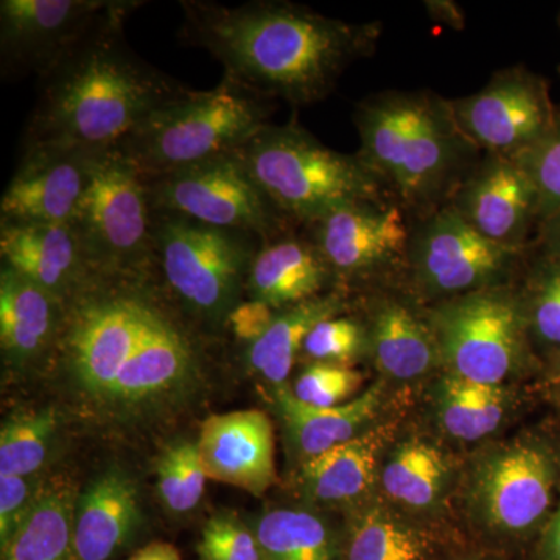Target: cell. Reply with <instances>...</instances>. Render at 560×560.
Listing matches in <instances>:
<instances>
[{
	"label": "cell",
	"instance_id": "d6986e66",
	"mask_svg": "<svg viewBox=\"0 0 560 560\" xmlns=\"http://www.w3.org/2000/svg\"><path fill=\"white\" fill-rule=\"evenodd\" d=\"M197 442L208 480L256 497L275 485V430L264 411L210 416L202 422Z\"/></svg>",
	"mask_w": 560,
	"mask_h": 560
},
{
	"label": "cell",
	"instance_id": "7dc6e473",
	"mask_svg": "<svg viewBox=\"0 0 560 560\" xmlns=\"http://www.w3.org/2000/svg\"><path fill=\"white\" fill-rule=\"evenodd\" d=\"M559 75H560V66H559Z\"/></svg>",
	"mask_w": 560,
	"mask_h": 560
},
{
	"label": "cell",
	"instance_id": "e575fe53",
	"mask_svg": "<svg viewBox=\"0 0 560 560\" xmlns=\"http://www.w3.org/2000/svg\"><path fill=\"white\" fill-rule=\"evenodd\" d=\"M368 350L366 324L338 315L313 327L302 346V355L308 357L313 363L350 366L366 355Z\"/></svg>",
	"mask_w": 560,
	"mask_h": 560
},
{
	"label": "cell",
	"instance_id": "7c38bea8",
	"mask_svg": "<svg viewBox=\"0 0 560 560\" xmlns=\"http://www.w3.org/2000/svg\"><path fill=\"white\" fill-rule=\"evenodd\" d=\"M559 463L539 438H526L490 452L475 467L470 506L475 518L497 536L525 537L544 529L552 514Z\"/></svg>",
	"mask_w": 560,
	"mask_h": 560
},
{
	"label": "cell",
	"instance_id": "5b68a950",
	"mask_svg": "<svg viewBox=\"0 0 560 560\" xmlns=\"http://www.w3.org/2000/svg\"><path fill=\"white\" fill-rule=\"evenodd\" d=\"M271 113L268 98L223 79L213 90H187L165 103L117 149L154 178L241 150L270 124Z\"/></svg>",
	"mask_w": 560,
	"mask_h": 560
},
{
	"label": "cell",
	"instance_id": "52a82bcc",
	"mask_svg": "<svg viewBox=\"0 0 560 560\" xmlns=\"http://www.w3.org/2000/svg\"><path fill=\"white\" fill-rule=\"evenodd\" d=\"M73 224L97 276L151 278L153 209L149 184L119 149L91 154L90 180Z\"/></svg>",
	"mask_w": 560,
	"mask_h": 560
},
{
	"label": "cell",
	"instance_id": "60d3db41",
	"mask_svg": "<svg viewBox=\"0 0 560 560\" xmlns=\"http://www.w3.org/2000/svg\"><path fill=\"white\" fill-rule=\"evenodd\" d=\"M537 560H560V500L541 529Z\"/></svg>",
	"mask_w": 560,
	"mask_h": 560
},
{
	"label": "cell",
	"instance_id": "ab89813d",
	"mask_svg": "<svg viewBox=\"0 0 560 560\" xmlns=\"http://www.w3.org/2000/svg\"><path fill=\"white\" fill-rule=\"evenodd\" d=\"M278 313L279 311L261 301H241L228 315L224 327L248 348L267 334Z\"/></svg>",
	"mask_w": 560,
	"mask_h": 560
},
{
	"label": "cell",
	"instance_id": "6da1fadb",
	"mask_svg": "<svg viewBox=\"0 0 560 560\" xmlns=\"http://www.w3.org/2000/svg\"><path fill=\"white\" fill-rule=\"evenodd\" d=\"M180 9V38L209 51L223 66L224 80L294 106L326 98L382 36L381 22L335 20L283 0L237 7L184 0Z\"/></svg>",
	"mask_w": 560,
	"mask_h": 560
},
{
	"label": "cell",
	"instance_id": "e0dca14e",
	"mask_svg": "<svg viewBox=\"0 0 560 560\" xmlns=\"http://www.w3.org/2000/svg\"><path fill=\"white\" fill-rule=\"evenodd\" d=\"M197 361L189 331L167 308L120 372L102 407L128 415L160 407L194 381Z\"/></svg>",
	"mask_w": 560,
	"mask_h": 560
},
{
	"label": "cell",
	"instance_id": "8fae6325",
	"mask_svg": "<svg viewBox=\"0 0 560 560\" xmlns=\"http://www.w3.org/2000/svg\"><path fill=\"white\" fill-rule=\"evenodd\" d=\"M135 0H2L0 60L7 77H49L95 33L125 22Z\"/></svg>",
	"mask_w": 560,
	"mask_h": 560
},
{
	"label": "cell",
	"instance_id": "4fadbf2b",
	"mask_svg": "<svg viewBox=\"0 0 560 560\" xmlns=\"http://www.w3.org/2000/svg\"><path fill=\"white\" fill-rule=\"evenodd\" d=\"M460 131L481 153L518 158L548 131L558 116L547 79L512 66L493 73L481 91L451 101Z\"/></svg>",
	"mask_w": 560,
	"mask_h": 560
},
{
	"label": "cell",
	"instance_id": "44dd1931",
	"mask_svg": "<svg viewBox=\"0 0 560 560\" xmlns=\"http://www.w3.org/2000/svg\"><path fill=\"white\" fill-rule=\"evenodd\" d=\"M140 525L138 486L124 470L105 471L77 500L73 540L80 559H113Z\"/></svg>",
	"mask_w": 560,
	"mask_h": 560
},
{
	"label": "cell",
	"instance_id": "ee69618b",
	"mask_svg": "<svg viewBox=\"0 0 560 560\" xmlns=\"http://www.w3.org/2000/svg\"><path fill=\"white\" fill-rule=\"evenodd\" d=\"M128 560H183L179 551L167 541H153L147 547L140 548L138 552Z\"/></svg>",
	"mask_w": 560,
	"mask_h": 560
},
{
	"label": "cell",
	"instance_id": "3957f363",
	"mask_svg": "<svg viewBox=\"0 0 560 560\" xmlns=\"http://www.w3.org/2000/svg\"><path fill=\"white\" fill-rule=\"evenodd\" d=\"M359 158L412 220L448 205L481 151L460 131L451 101L431 91H388L355 106Z\"/></svg>",
	"mask_w": 560,
	"mask_h": 560
},
{
	"label": "cell",
	"instance_id": "1f68e13d",
	"mask_svg": "<svg viewBox=\"0 0 560 560\" xmlns=\"http://www.w3.org/2000/svg\"><path fill=\"white\" fill-rule=\"evenodd\" d=\"M433 545L427 534L390 512H361L349 529L346 560H429Z\"/></svg>",
	"mask_w": 560,
	"mask_h": 560
},
{
	"label": "cell",
	"instance_id": "ba28073f",
	"mask_svg": "<svg viewBox=\"0 0 560 560\" xmlns=\"http://www.w3.org/2000/svg\"><path fill=\"white\" fill-rule=\"evenodd\" d=\"M425 313L447 374L501 386L529 363L533 342L517 287L474 291Z\"/></svg>",
	"mask_w": 560,
	"mask_h": 560
},
{
	"label": "cell",
	"instance_id": "9c48e42d",
	"mask_svg": "<svg viewBox=\"0 0 560 560\" xmlns=\"http://www.w3.org/2000/svg\"><path fill=\"white\" fill-rule=\"evenodd\" d=\"M533 248V246H530ZM482 237L451 206L412 220L407 275L427 301H447L474 291L512 285L529 250Z\"/></svg>",
	"mask_w": 560,
	"mask_h": 560
},
{
	"label": "cell",
	"instance_id": "d6a6232c",
	"mask_svg": "<svg viewBox=\"0 0 560 560\" xmlns=\"http://www.w3.org/2000/svg\"><path fill=\"white\" fill-rule=\"evenodd\" d=\"M58 419L51 410L18 411L0 430V477H35L49 458Z\"/></svg>",
	"mask_w": 560,
	"mask_h": 560
},
{
	"label": "cell",
	"instance_id": "9a60e30c",
	"mask_svg": "<svg viewBox=\"0 0 560 560\" xmlns=\"http://www.w3.org/2000/svg\"><path fill=\"white\" fill-rule=\"evenodd\" d=\"M448 206L482 237L511 248H530L540 223L539 194L528 173L499 154H481Z\"/></svg>",
	"mask_w": 560,
	"mask_h": 560
},
{
	"label": "cell",
	"instance_id": "d4e9b609",
	"mask_svg": "<svg viewBox=\"0 0 560 560\" xmlns=\"http://www.w3.org/2000/svg\"><path fill=\"white\" fill-rule=\"evenodd\" d=\"M275 394V405L291 444L305 460L366 431L381 410L385 390L383 385H374L348 404L331 408L302 404L285 386H278Z\"/></svg>",
	"mask_w": 560,
	"mask_h": 560
},
{
	"label": "cell",
	"instance_id": "8d00e7d4",
	"mask_svg": "<svg viewBox=\"0 0 560 560\" xmlns=\"http://www.w3.org/2000/svg\"><path fill=\"white\" fill-rule=\"evenodd\" d=\"M200 560H264L254 528L231 512L212 515L201 530Z\"/></svg>",
	"mask_w": 560,
	"mask_h": 560
},
{
	"label": "cell",
	"instance_id": "d590c367",
	"mask_svg": "<svg viewBox=\"0 0 560 560\" xmlns=\"http://www.w3.org/2000/svg\"><path fill=\"white\" fill-rule=\"evenodd\" d=\"M363 381V374L350 366L312 363L301 372L291 393L311 407H340L355 399L353 394L361 388Z\"/></svg>",
	"mask_w": 560,
	"mask_h": 560
},
{
	"label": "cell",
	"instance_id": "5bb4252c",
	"mask_svg": "<svg viewBox=\"0 0 560 560\" xmlns=\"http://www.w3.org/2000/svg\"><path fill=\"white\" fill-rule=\"evenodd\" d=\"M305 230L335 280L407 272L412 219L396 201L348 206Z\"/></svg>",
	"mask_w": 560,
	"mask_h": 560
},
{
	"label": "cell",
	"instance_id": "7bdbcfd3",
	"mask_svg": "<svg viewBox=\"0 0 560 560\" xmlns=\"http://www.w3.org/2000/svg\"><path fill=\"white\" fill-rule=\"evenodd\" d=\"M425 5L433 20L440 21L455 31H463L466 25L463 10L451 0H433V2H425Z\"/></svg>",
	"mask_w": 560,
	"mask_h": 560
},
{
	"label": "cell",
	"instance_id": "277c9868",
	"mask_svg": "<svg viewBox=\"0 0 560 560\" xmlns=\"http://www.w3.org/2000/svg\"><path fill=\"white\" fill-rule=\"evenodd\" d=\"M238 154L268 200L298 226L359 202L390 200L359 154L329 149L296 119L265 125Z\"/></svg>",
	"mask_w": 560,
	"mask_h": 560
},
{
	"label": "cell",
	"instance_id": "f35d334b",
	"mask_svg": "<svg viewBox=\"0 0 560 560\" xmlns=\"http://www.w3.org/2000/svg\"><path fill=\"white\" fill-rule=\"evenodd\" d=\"M43 482L36 475L0 477V548L9 544L31 514Z\"/></svg>",
	"mask_w": 560,
	"mask_h": 560
},
{
	"label": "cell",
	"instance_id": "bcb514c9",
	"mask_svg": "<svg viewBox=\"0 0 560 560\" xmlns=\"http://www.w3.org/2000/svg\"><path fill=\"white\" fill-rule=\"evenodd\" d=\"M558 25H559V31H560V11H559V16H558Z\"/></svg>",
	"mask_w": 560,
	"mask_h": 560
},
{
	"label": "cell",
	"instance_id": "484cf974",
	"mask_svg": "<svg viewBox=\"0 0 560 560\" xmlns=\"http://www.w3.org/2000/svg\"><path fill=\"white\" fill-rule=\"evenodd\" d=\"M77 500L68 478L44 481L31 514L0 548L2 560H81L73 540Z\"/></svg>",
	"mask_w": 560,
	"mask_h": 560
},
{
	"label": "cell",
	"instance_id": "836d02e7",
	"mask_svg": "<svg viewBox=\"0 0 560 560\" xmlns=\"http://www.w3.org/2000/svg\"><path fill=\"white\" fill-rule=\"evenodd\" d=\"M158 492L173 514H187L205 495L206 475L198 442L178 440L162 451L156 463Z\"/></svg>",
	"mask_w": 560,
	"mask_h": 560
},
{
	"label": "cell",
	"instance_id": "b9f144b4",
	"mask_svg": "<svg viewBox=\"0 0 560 560\" xmlns=\"http://www.w3.org/2000/svg\"><path fill=\"white\" fill-rule=\"evenodd\" d=\"M533 245L544 253L551 254V256L559 257L560 259V210L555 215L548 217L547 220L541 221L537 228L536 237H534Z\"/></svg>",
	"mask_w": 560,
	"mask_h": 560
},
{
	"label": "cell",
	"instance_id": "8992f818",
	"mask_svg": "<svg viewBox=\"0 0 560 560\" xmlns=\"http://www.w3.org/2000/svg\"><path fill=\"white\" fill-rule=\"evenodd\" d=\"M261 243L249 232L221 230L186 217L153 212V260L173 298L195 318L224 326L243 301Z\"/></svg>",
	"mask_w": 560,
	"mask_h": 560
},
{
	"label": "cell",
	"instance_id": "4dcf8cb0",
	"mask_svg": "<svg viewBox=\"0 0 560 560\" xmlns=\"http://www.w3.org/2000/svg\"><path fill=\"white\" fill-rule=\"evenodd\" d=\"M533 346L560 350V259L533 245L518 287Z\"/></svg>",
	"mask_w": 560,
	"mask_h": 560
},
{
	"label": "cell",
	"instance_id": "f1b7e54d",
	"mask_svg": "<svg viewBox=\"0 0 560 560\" xmlns=\"http://www.w3.org/2000/svg\"><path fill=\"white\" fill-rule=\"evenodd\" d=\"M436 394L438 419L445 433L456 440H482L499 430L506 415V394L501 386L447 374Z\"/></svg>",
	"mask_w": 560,
	"mask_h": 560
},
{
	"label": "cell",
	"instance_id": "ffe728a7",
	"mask_svg": "<svg viewBox=\"0 0 560 560\" xmlns=\"http://www.w3.org/2000/svg\"><path fill=\"white\" fill-rule=\"evenodd\" d=\"M334 282L315 243L307 234L293 231L261 243L250 264L245 293L248 300L283 311L323 296Z\"/></svg>",
	"mask_w": 560,
	"mask_h": 560
},
{
	"label": "cell",
	"instance_id": "7402d4cb",
	"mask_svg": "<svg viewBox=\"0 0 560 560\" xmlns=\"http://www.w3.org/2000/svg\"><path fill=\"white\" fill-rule=\"evenodd\" d=\"M366 330L368 353L375 368L390 381H416L441 364L427 313H419L407 301H375L368 315Z\"/></svg>",
	"mask_w": 560,
	"mask_h": 560
},
{
	"label": "cell",
	"instance_id": "ac0fdd59",
	"mask_svg": "<svg viewBox=\"0 0 560 560\" xmlns=\"http://www.w3.org/2000/svg\"><path fill=\"white\" fill-rule=\"evenodd\" d=\"M2 265L68 304L94 280L75 224L0 221Z\"/></svg>",
	"mask_w": 560,
	"mask_h": 560
},
{
	"label": "cell",
	"instance_id": "f546056e",
	"mask_svg": "<svg viewBox=\"0 0 560 560\" xmlns=\"http://www.w3.org/2000/svg\"><path fill=\"white\" fill-rule=\"evenodd\" d=\"M264 560H338L334 530L318 515L300 510H272L254 525Z\"/></svg>",
	"mask_w": 560,
	"mask_h": 560
},
{
	"label": "cell",
	"instance_id": "30bf717a",
	"mask_svg": "<svg viewBox=\"0 0 560 560\" xmlns=\"http://www.w3.org/2000/svg\"><path fill=\"white\" fill-rule=\"evenodd\" d=\"M153 212L257 235L271 241L296 230L257 186L238 151L147 178Z\"/></svg>",
	"mask_w": 560,
	"mask_h": 560
},
{
	"label": "cell",
	"instance_id": "83f0119b",
	"mask_svg": "<svg viewBox=\"0 0 560 560\" xmlns=\"http://www.w3.org/2000/svg\"><path fill=\"white\" fill-rule=\"evenodd\" d=\"M451 478L447 456L422 440L401 442L383 466L386 495L412 511H430L444 495Z\"/></svg>",
	"mask_w": 560,
	"mask_h": 560
},
{
	"label": "cell",
	"instance_id": "2e32d148",
	"mask_svg": "<svg viewBox=\"0 0 560 560\" xmlns=\"http://www.w3.org/2000/svg\"><path fill=\"white\" fill-rule=\"evenodd\" d=\"M91 154L22 149L20 165L0 201V221L73 223L90 180Z\"/></svg>",
	"mask_w": 560,
	"mask_h": 560
},
{
	"label": "cell",
	"instance_id": "7a4b0ae2",
	"mask_svg": "<svg viewBox=\"0 0 560 560\" xmlns=\"http://www.w3.org/2000/svg\"><path fill=\"white\" fill-rule=\"evenodd\" d=\"M124 22L95 33L43 81L22 149H117L150 114L187 88L140 60Z\"/></svg>",
	"mask_w": 560,
	"mask_h": 560
},
{
	"label": "cell",
	"instance_id": "74e56055",
	"mask_svg": "<svg viewBox=\"0 0 560 560\" xmlns=\"http://www.w3.org/2000/svg\"><path fill=\"white\" fill-rule=\"evenodd\" d=\"M514 160L521 162L536 186L541 223L560 210V106L551 130Z\"/></svg>",
	"mask_w": 560,
	"mask_h": 560
},
{
	"label": "cell",
	"instance_id": "f6af8a7d",
	"mask_svg": "<svg viewBox=\"0 0 560 560\" xmlns=\"http://www.w3.org/2000/svg\"><path fill=\"white\" fill-rule=\"evenodd\" d=\"M548 383L552 388L560 390V350L551 353L550 364H548Z\"/></svg>",
	"mask_w": 560,
	"mask_h": 560
},
{
	"label": "cell",
	"instance_id": "4316f807",
	"mask_svg": "<svg viewBox=\"0 0 560 560\" xmlns=\"http://www.w3.org/2000/svg\"><path fill=\"white\" fill-rule=\"evenodd\" d=\"M345 308V298L337 291H331L315 300L279 311L267 334L246 348L245 357L249 370L260 375L264 381L272 383L276 388L285 385L313 327L320 320L341 315Z\"/></svg>",
	"mask_w": 560,
	"mask_h": 560
},
{
	"label": "cell",
	"instance_id": "cb8c5ba5",
	"mask_svg": "<svg viewBox=\"0 0 560 560\" xmlns=\"http://www.w3.org/2000/svg\"><path fill=\"white\" fill-rule=\"evenodd\" d=\"M386 425L363 431L359 436L302 463L300 478L313 500L346 504L363 499L378 475L382 452L389 441Z\"/></svg>",
	"mask_w": 560,
	"mask_h": 560
},
{
	"label": "cell",
	"instance_id": "603a6c76",
	"mask_svg": "<svg viewBox=\"0 0 560 560\" xmlns=\"http://www.w3.org/2000/svg\"><path fill=\"white\" fill-rule=\"evenodd\" d=\"M66 304L2 265L0 271V346L10 363H32L61 340Z\"/></svg>",
	"mask_w": 560,
	"mask_h": 560
}]
</instances>
